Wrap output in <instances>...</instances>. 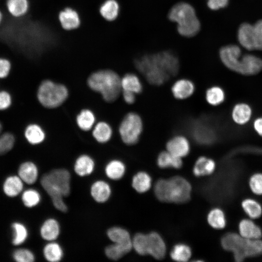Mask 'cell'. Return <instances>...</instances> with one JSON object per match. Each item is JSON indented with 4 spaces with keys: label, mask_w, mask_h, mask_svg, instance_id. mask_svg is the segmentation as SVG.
I'll use <instances>...</instances> for the list:
<instances>
[{
    "label": "cell",
    "mask_w": 262,
    "mask_h": 262,
    "mask_svg": "<svg viewBox=\"0 0 262 262\" xmlns=\"http://www.w3.org/2000/svg\"><path fill=\"white\" fill-rule=\"evenodd\" d=\"M132 248V242L126 244L114 243L106 247L105 253L109 259L116 261L130 252Z\"/></svg>",
    "instance_id": "44dd1931"
},
{
    "label": "cell",
    "mask_w": 262,
    "mask_h": 262,
    "mask_svg": "<svg viewBox=\"0 0 262 262\" xmlns=\"http://www.w3.org/2000/svg\"><path fill=\"white\" fill-rule=\"evenodd\" d=\"M68 96V91L65 85L49 80L42 81L37 92L38 101L48 109L58 107L66 100Z\"/></svg>",
    "instance_id": "9c48e42d"
},
{
    "label": "cell",
    "mask_w": 262,
    "mask_h": 262,
    "mask_svg": "<svg viewBox=\"0 0 262 262\" xmlns=\"http://www.w3.org/2000/svg\"><path fill=\"white\" fill-rule=\"evenodd\" d=\"M132 247L142 256L150 255L157 260L164 258L166 246L163 238L157 232L136 233L132 239Z\"/></svg>",
    "instance_id": "ba28073f"
},
{
    "label": "cell",
    "mask_w": 262,
    "mask_h": 262,
    "mask_svg": "<svg viewBox=\"0 0 262 262\" xmlns=\"http://www.w3.org/2000/svg\"><path fill=\"white\" fill-rule=\"evenodd\" d=\"M254 126L256 131L262 136V117L258 118L255 121Z\"/></svg>",
    "instance_id": "c3c4849f"
},
{
    "label": "cell",
    "mask_w": 262,
    "mask_h": 262,
    "mask_svg": "<svg viewBox=\"0 0 262 262\" xmlns=\"http://www.w3.org/2000/svg\"><path fill=\"white\" fill-rule=\"evenodd\" d=\"M215 167L214 160L206 156H200L195 162L193 172L196 177L209 175L213 173Z\"/></svg>",
    "instance_id": "e0dca14e"
},
{
    "label": "cell",
    "mask_w": 262,
    "mask_h": 262,
    "mask_svg": "<svg viewBox=\"0 0 262 262\" xmlns=\"http://www.w3.org/2000/svg\"><path fill=\"white\" fill-rule=\"evenodd\" d=\"M11 68V64L9 60L0 58V78H5L9 74Z\"/></svg>",
    "instance_id": "ee69618b"
},
{
    "label": "cell",
    "mask_w": 262,
    "mask_h": 262,
    "mask_svg": "<svg viewBox=\"0 0 262 262\" xmlns=\"http://www.w3.org/2000/svg\"><path fill=\"white\" fill-rule=\"evenodd\" d=\"M251 115V110L249 106L241 103L236 105L232 111V118L234 121L240 124L247 122Z\"/></svg>",
    "instance_id": "8d00e7d4"
},
{
    "label": "cell",
    "mask_w": 262,
    "mask_h": 262,
    "mask_svg": "<svg viewBox=\"0 0 262 262\" xmlns=\"http://www.w3.org/2000/svg\"><path fill=\"white\" fill-rule=\"evenodd\" d=\"M205 98L209 104L216 106L223 102L225 98L224 92L219 86H212L206 90Z\"/></svg>",
    "instance_id": "74e56055"
},
{
    "label": "cell",
    "mask_w": 262,
    "mask_h": 262,
    "mask_svg": "<svg viewBox=\"0 0 262 262\" xmlns=\"http://www.w3.org/2000/svg\"><path fill=\"white\" fill-rule=\"evenodd\" d=\"M3 20V14L1 11L0 10V25Z\"/></svg>",
    "instance_id": "681fc988"
},
{
    "label": "cell",
    "mask_w": 262,
    "mask_h": 262,
    "mask_svg": "<svg viewBox=\"0 0 262 262\" xmlns=\"http://www.w3.org/2000/svg\"><path fill=\"white\" fill-rule=\"evenodd\" d=\"M135 66L149 83L156 85L164 83L180 68L177 56L169 50L145 54L135 60Z\"/></svg>",
    "instance_id": "6da1fadb"
},
{
    "label": "cell",
    "mask_w": 262,
    "mask_h": 262,
    "mask_svg": "<svg viewBox=\"0 0 262 262\" xmlns=\"http://www.w3.org/2000/svg\"><path fill=\"white\" fill-rule=\"evenodd\" d=\"M158 166L161 168H180L183 164L181 158L176 157L167 150L162 151L157 159Z\"/></svg>",
    "instance_id": "d4e9b609"
},
{
    "label": "cell",
    "mask_w": 262,
    "mask_h": 262,
    "mask_svg": "<svg viewBox=\"0 0 262 262\" xmlns=\"http://www.w3.org/2000/svg\"><path fill=\"white\" fill-rule=\"evenodd\" d=\"M107 234L109 239L115 243L126 244L132 242L129 231L121 227H112L107 230Z\"/></svg>",
    "instance_id": "d590c367"
},
{
    "label": "cell",
    "mask_w": 262,
    "mask_h": 262,
    "mask_svg": "<svg viewBox=\"0 0 262 262\" xmlns=\"http://www.w3.org/2000/svg\"><path fill=\"white\" fill-rule=\"evenodd\" d=\"M6 6L13 17L20 18L28 13L30 5L28 0H7Z\"/></svg>",
    "instance_id": "cb8c5ba5"
},
{
    "label": "cell",
    "mask_w": 262,
    "mask_h": 262,
    "mask_svg": "<svg viewBox=\"0 0 262 262\" xmlns=\"http://www.w3.org/2000/svg\"><path fill=\"white\" fill-rule=\"evenodd\" d=\"M45 258L50 262H58L61 260L63 256V251L61 246L57 243L50 242L45 245L43 248Z\"/></svg>",
    "instance_id": "836d02e7"
},
{
    "label": "cell",
    "mask_w": 262,
    "mask_h": 262,
    "mask_svg": "<svg viewBox=\"0 0 262 262\" xmlns=\"http://www.w3.org/2000/svg\"><path fill=\"white\" fill-rule=\"evenodd\" d=\"M122 97L126 103L131 104L134 103L136 100V94L133 92L122 91Z\"/></svg>",
    "instance_id": "7dc6e473"
},
{
    "label": "cell",
    "mask_w": 262,
    "mask_h": 262,
    "mask_svg": "<svg viewBox=\"0 0 262 262\" xmlns=\"http://www.w3.org/2000/svg\"><path fill=\"white\" fill-rule=\"evenodd\" d=\"M152 180L150 176L146 172L140 171L135 174L132 179V186L137 192L143 193L150 188Z\"/></svg>",
    "instance_id": "4316f807"
},
{
    "label": "cell",
    "mask_w": 262,
    "mask_h": 262,
    "mask_svg": "<svg viewBox=\"0 0 262 262\" xmlns=\"http://www.w3.org/2000/svg\"><path fill=\"white\" fill-rule=\"evenodd\" d=\"M220 244L224 250L232 254L236 262L262 255V239L245 238L235 231H231L224 234Z\"/></svg>",
    "instance_id": "3957f363"
},
{
    "label": "cell",
    "mask_w": 262,
    "mask_h": 262,
    "mask_svg": "<svg viewBox=\"0 0 262 262\" xmlns=\"http://www.w3.org/2000/svg\"><path fill=\"white\" fill-rule=\"evenodd\" d=\"M15 137L10 132H5L0 136V155L5 154L12 149L15 144Z\"/></svg>",
    "instance_id": "b9f144b4"
},
{
    "label": "cell",
    "mask_w": 262,
    "mask_h": 262,
    "mask_svg": "<svg viewBox=\"0 0 262 262\" xmlns=\"http://www.w3.org/2000/svg\"><path fill=\"white\" fill-rule=\"evenodd\" d=\"M113 131L111 126L107 122L100 121L94 127L92 135L95 139L99 143H105L111 138Z\"/></svg>",
    "instance_id": "f1b7e54d"
},
{
    "label": "cell",
    "mask_w": 262,
    "mask_h": 262,
    "mask_svg": "<svg viewBox=\"0 0 262 262\" xmlns=\"http://www.w3.org/2000/svg\"><path fill=\"white\" fill-rule=\"evenodd\" d=\"M23 188V181L19 176H11L5 180L3 189L8 196L14 197L21 193Z\"/></svg>",
    "instance_id": "4dcf8cb0"
},
{
    "label": "cell",
    "mask_w": 262,
    "mask_h": 262,
    "mask_svg": "<svg viewBox=\"0 0 262 262\" xmlns=\"http://www.w3.org/2000/svg\"><path fill=\"white\" fill-rule=\"evenodd\" d=\"M120 11V6L116 0H106L100 5L99 13L106 20L112 21L118 17Z\"/></svg>",
    "instance_id": "83f0119b"
},
{
    "label": "cell",
    "mask_w": 262,
    "mask_h": 262,
    "mask_svg": "<svg viewBox=\"0 0 262 262\" xmlns=\"http://www.w3.org/2000/svg\"><path fill=\"white\" fill-rule=\"evenodd\" d=\"M119 75L110 69H102L92 73L87 79V85L92 90L100 93L107 102L117 99L122 92Z\"/></svg>",
    "instance_id": "8992f818"
},
{
    "label": "cell",
    "mask_w": 262,
    "mask_h": 262,
    "mask_svg": "<svg viewBox=\"0 0 262 262\" xmlns=\"http://www.w3.org/2000/svg\"><path fill=\"white\" fill-rule=\"evenodd\" d=\"M2 129V124L0 122V138L1 132Z\"/></svg>",
    "instance_id": "f907efd6"
},
{
    "label": "cell",
    "mask_w": 262,
    "mask_h": 262,
    "mask_svg": "<svg viewBox=\"0 0 262 262\" xmlns=\"http://www.w3.org/2000/svg\"><path fill=\"white\" fill-rule=\"evenodd\" d=\"M18 175L22 181L28 184H33L37 180L38 175L36 165L32 162H25L20 164Z\"/></svg>",
    "instance_id": "ffe728a7"
},
{
    "label": "cell",
    "mask_w": 262,
    "mask_h": 262,
    "mask_svg": "<svg viewBox=\"0 0 262 262\" xmlns=\"http://www.w3.org/2000/svg\"><path fill=\"white\" fill-rule=\"evenodd\" d=\"M12 103L10 94L5 91H0V110H4L9 108Z\"/></svg>",
    "instance_id": "f6af8a7d"
},
{
    "label": "cell",
    "mask_w": 262,
    "mask_h": 262,
    "mask_svg": "<svg viewBox=\"0 0 262 262\" xmlns=\"http://www.w3.org/2000/svg\"><path fill=\"white\" fill-rule=\"evenodd\" d=\"M192 187L184 178L176 176L169 179H160L155 184L154 194L164 202L184 203L190 199Z\"/></svg>",
    "instance_id": "277c9868"
},
{
    "label": "cell",
    "mask_w": 262,
    "mask_h": 262,
    "mask_svg": "<svg viewBox=\"0 0 262 262\" xmlns=\"http://www.w3.org/2000/svg\"><path fill=\"white\" fill-rule=\"evenodd\" d=\"M241 206L246 215L253 220L258 219L262 215V205L254 198L244 199Z\"/></svg>",
    "instance_id": "7402d4cb"
},
{
    "label": "cell",
    "mask_w": 262,
    "mask_h": 262,
    "mask_svg": "<svg viewBox=\"0 0 262 262\" xmlns=\"http://www.w3.org/2000/svg\"><path fill=\"white\" fill-rule=\"evenodd\" d=\"M219 56L226 67L242 74L254 75L262 70L261 59L249 54L243 55L241 57V50L235 45H229L222 47L219 51Z\"/></svg>",
    "instance_id": "7a4b0ae2"
},
{
    "label": "cell",
    "mask_w": 262,
    "mask_h": 262,
    "mask_svg": "<svg viewBox=\"0 0 262 262\" xmlns=\"http://www.w3.org/2000/svg\"><path fill=\"white\" fill-rule=\"evenodd\" d=\"M70 173L63 168L55 169L44 174L40 182L43 189L50 197L55 207L62 206L63 197L70 193Z\"/></svg>",
    "instance_id": "52a82bcc"
},
{
    "label": "cell",
    "mask_w": 262,
    "mask_h": 262,
    "mask_svg": "<svg viewBox=\"0 0 262 262\" xmlns=\"http://www.w3.org/2000/svg\"><path fill=\"white\" fill-rule=\"evenodd\" d=\"M41 196L38 192L34 189H28L24 192L22 200L24 205L28 208L36 206L40 202Z\"/></svg>",
    "instance_id": "ab89813d"
},
{
    "label": "cell",
    "mask_w": 262,
    "mask_h": 262,
    "mask_svg": "<svg viewBox=\"0 0 262 262\" xmlns=\"http://www.w3.org/2000/svg\"><path fill=\"white\" fill-rule=\"evenodd\" d=\"M195 85L190 80L181 78L176 81L171 86V92L175 98L185 99L190 97L195 92Z\"/></svg>",
    "instance_id": "4fadbf2b"
},
{
    "label": "cell",
    "mask_w": 262,
    "mask_h": 262,
    "mask_svg": "<svg viewBox=\"0 0 262 262\" xmlns=\"http://www.w3.org/2000/svg\"><path fill=\"white\" fill-rule=\"evenodd\" d=\"M126 166L123 162L114 159L106 165L105 172L108 178L113 180L121 179L125 173Z\"/></svg>",
    "instance_id": "f546056e"
},
{
    "label": "cell",
    "mask_w": 262,
    "mask_h": 262,
    "mask_svg": "<svg viewBox=\"0 0 262 262\" xmlns=\"http://www.w3.org/2000/svg\"><path fill=\"white\" fill-rule=\"evenodd\" d=\"M229 3V0H207V5L212 10H218L226 7Z\"/></svg>",
    "instance_id": "bcb514c9"
},
{
    "label": "cell",
    "mask_w": 262,
    "mask_h": 262,
    "mask_svg": "<svg viewBox=\"0 0 262 262\" xmlns=\"http://www.w3.org/2000/svg\"><path fill=\"white\" fill-rule=\"evenodd\" d=\"M248 186L251 192L256 196H262V173H255L252 175L248 180Z\"/></svg>",
    "instance_id": "60d3db41"
},
{
    "label": "cell",
    "mask_w": 262,
    "mask_h": 262,
    "mask_svg": "<svg viewBox=\"0 0 262 262\" xmlns=\"http://www.w3.org/2000/svg\"><path fill=\"white\" fill-rule=\"evenodd\" d=\"M238 233L242 237L249 239H262V229L250 218H244L240 221Z\"/></svg>",
    "instance_id": "5bb4252c"
},
{
    "label": "cell",
    "mask_w": 262,
    "mask_h": 262,
    "mask_svg": "<svg viewBox=\"0 0 262 262\" xmlns=\"http://www.w3.org/2000/svg\"><path fill=\"white\" fill-rule=\"evenodd\" d=\"M207 221L212 228L216 229H223L227 222L224 212L219 208H214L209 212Z\"/></svg>",
    "instance_id": "1f68e13d"
},
{
    "label": "cell",
    "mask_w": 262,
    "mask_h": 262,
    "mask_svg": "<svg viewBox=\"0 0 262 262\" xmlns=\"http://www.w3.org/2000/svg\"><path fill=\"white\" fill-rule=\"evenodd\" d=\"M121 84L122 91H130L138 94L143 90V84L140 79L134 73L126 74L121 79Z\"/></svg>",
    "instance_id": "603a6c76"
},
{
    "label": "cell",
    "mask_w": 262,
    "mask_h": 262,
    "mask_svg": "<svg viewBox=\"0 0 262 262\" xmlns=\"http://www.w3.org/2000/svg\"><path fill=\"white\" fill-rule=\"evenodd\" d=\"M171 258L177 262H187L192 256L190 247L183 243L176 244L170 251Z\"/></svg>",
    "instance_id": "e575fe53"
},
{
    "label": "cell",
    "mask_w": 262,
    "mask_h": 262,
    "mask_svg": "<svg viewBox=\"0 0 262 262\" xmlns=\"http://www.w3.org/2000/svg\"><path fill=\"white\" fill-rule=\"evenodd\" d=\"M143 122L140 115L135 112H129L123 118L118 128L122 142L127 145L136 144L143 130Z\"/></svg>",
    "instance_id": "30bf717a"
},
{
    "label": "cell",
    "mask_w": 262,
    "mask_h": 262,
    "mask_svg": "<svg viewBox=\"0 0 262 262\" xmlns=\"http://www.w3.org/2000/svg\"><path fill=\"white\" fill-rule=\"evenodd\" d=\"M24 135L27 141L34 145L42 143L46 138L44 131L36 124L28 125L25 130Z\"/></svg>",
    "instance_id": "484cf974"
},
{
    "label": "cell",
    "mask_w": 262,
    "mask_h": 262,
    "mask_svg": "<svg viewBox=\"0 0 262 262\" xmlns=\"http://www.w3.org/2000/svg\"><path fill=\"white\" fill-rule=\"evenodd\" d=\"M40 235L42 238L47 241H53L59 235L60 225L58 221L54 218L46 220L40 228Z\"/></svg>",
    "instance_id": "ac0fdd59"
},
{
    "label": "cell",
    "mask_w": 262,
    "mask_h": 262,
    "mask_svg": "<svg viewBox=\"0 0 262 262\" xmlns=\"http://www.w3.org/2000/svg\"><path fill=\"white\" fill-rule=\"evenodd\" d=\"M96 117L93 112L88 109L81 111L76 117V123L78 127L83 131H88L94 126Z\"/></svg>",
    "instance_id": "d6a6232c"
},
{
    "label": "cell",
    "mask_w": 262,
    "mask_h": 262,
    "mask_svg": "<svg viewBox=\"0 0 262 262\" xmlns=\"http://www.w3.org/2000/svg\"><path fill=\"white\" fill-rule=\"evenodd\" d=\"M237 37L241 46L248 50H262V19L252 25L243 23L239 27Z\"/></svg>",
    "instance_id": "8fae6325"
},
{
    "label": "cell",
    "mask_w": 262,
    "mask_h": 262,
    "mask_svg": "<svg viewBox=\"0 0 262 262\" xmlns=\"http://www.w3.org/2000/svg\"><path fill=\"white\" fill-rule=\"evenodd\" d=\"M14 259L18 262H33L35 257L33 253L26 248H19L16 250L13 254Z\"/></svg>",
    "instance_id": "7bdbcfd3"
},
{
    "label": "cell",
    "mask_w": 262,
    "mask_h": 262,
    "mask_svg": "<svg viewBox=\"0 0 262 262\" xmlns=\"http://www.w3.org/2000/svg\"><path fill=\"white\" fill-rule=\"evenodd\" d=\"M12 228L13 230V244L18 246L23 244L28 235L26 227L22 223L15 222L13 223Z\"/></svg>",
    "instance_id": "f35d334b"
},
{
    "label": "cell",
    "mask_w": 262,
    "mask_h": 262,
    "mask_svg": "<svg viewBox=\"0 0 262 262\" xmlns=\"http://www.w3.org/2000/svg\"><path fill=\"white\" fill-rule=\"evenodd\" d=\"M90 193L93 198L98 203H104L107 201L111 194V188L106 181L98 180L92 185Z\"/></svg>",
    "instance_id": "2e32d148"
},
{
    "label": "cell",
    "mask_w": 262,
    "mask_h": 262,
    "mask_svg": "<svg viewBox=\"0 0 262 262\" xmlns=\"http://www.w3.org/2000/svg\"><path fill=\"white\" fill-rule=\"evenodd\" d=\"M58 18L62 28L66 30H72L79 27L81 19L79 15L74 9L67 7L59 14Z\"/></svg>",
    "instance_id": "9a60e30c"
},
{
    "label": "cell",
    "mask_w": 262,
    "mask_h": 262,
    "mask_svg": "<svg viewBox=\"0 0 262 262\" xmlns=\"http://www.w3.org/2000/svg\"><path fill=\"white\" fill-rule=\"evenodd\" d=\"M166 150L174 156L182 158L188 155L191 145L188 138L182 135H176L166 144Z\"/></svg>",
    "instance_id": "7c38bea8"
},
{
    "label": "cell",
    "mask_w": 262,
    "mask_h": 262,
    "mask_svg": "<svg viewBox=\"0 0 262 262\" xmlns=\"http://www.w3.org/2000/svg\"><path fill=\"white\" fill-rule=\"evenodd\" d=\"M168 18L177 24V32L183 37H194L201 29L195 8L187 2L180 1L173 5L168 12Z\"/></svg>",
    "instance_id": "5b68a950"
},
{
    "label": "cell",
    "mask_w": 262,
    "mask_h": 262,
    "mask_svg": "<svg viewBox=\"0 0 262 262\" xmlns=\"http://www.w3.org/2000/svg\"><path fill=\"white\" fill-rule=\"evenodd\" d=\"M95 168V162L89 155L82 154L79 156L75 161L74 170L81 177L91 174Z\"/></svg>",
    "instance_id": "d6986e66"
}]
</instances>
